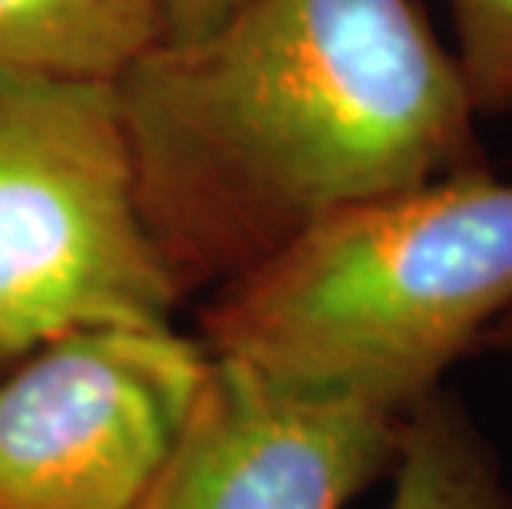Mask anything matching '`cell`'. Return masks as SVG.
<instances>
[{
  "label": "cell",
  "mask_w": 512,
  "mask_h": 509,
  "mask_svg": "<svg viewBox=\"0 0 512 509\" xmlns=\"http://www.w3.org/2000/svg\"><path fill=\"white\" fill-rule=\"evenodd\" d=\"M450 14L479 113H512V0H450Z\"/></svg>",
  "instance_id": "cell-8"
},
{
  "label": "cell",
  "mask_w": 512,
  "mask_h": 509,
  "mask_svg": "<svg viewBox=\"0 0 512 509\" xmlns=\"http://www.w3.org/2000/svg\"><path fill=\"white\" fill-rule=\"evenodd\" d=\"M116 80L0 67V371L93 328L172 324Z\"/></svg>",
  "instance_id": "cell-3"
},
{
  "label": "cell",
  "mask_w": 512,
  "mask_h": 509,
  "mask_svg": "<svg viewBox=\"0 0 512 509\" xmlns=\"http://www.w3.org/2000/svg\"><path fill=\"white\" fill-rule=\"evenodd\" d=\"M512 311V182L486 166L324 215L215 285L199 344L403 417Z\"/></svg>",
  "instance_id": "cell-2"
},
{
  "label": "cell",
  "mask_w": 512,
  "mask_h": 509,
  "mask_svg": "<svg viewBox=\"0 0 512 509\" xmlns=\"http://www.w3.org/2000/svg\"><path fill=\"white\" fill-rule=\"evenodd\" d=\"M387 509H512L496 450L443 387L400 420Z\"/></svg>",
  "instance_id": "cell-7"
},
{
  "label": "cell",
  "mask_w": 512,
  "mask_h": 509,
  "mask_svg": "<svg viewBox=\"0 0 512 509\" xmlns=\"http://www.w3.org/2000/svg\"><path fill=\"white\" fill-rule=\"evenodd\" d=\"M400 420L209 357L189 417L136 509H344L394 467Z\"/></svg>",
  "instance_id": "cell-5"
},
{
  "label": "cell",
  "mask_w": 512,
  "mask_h": 509,
  "mask_svg": "<svg viewBox=\"0 0 512 509\" xmlns=\"http://www.w3.org/2000/svg\"><path fill=\"white\" fill-rule=\"evenodd\" d=\"M242 0H166V34L162 40H189L215 27Z\"/></svg>",
  "instance_id": "cell-9"
},
{
  "label": "cell",
  "mask_w": 512,
  "mask_h": 509,
  "mask_svg": "<svg viewBox=\"0 0 512 509\" xmlns=\"http://www.w3.org/2000/svg\"><path fill=\"white\" fill-rule=\"evenodd\" d=\"M166 34V0H0V67L116 80Z\"/></svg>",
  "instance_id": "cell-6"
},
{
  "label": "cell",
  "mask_w": 512,
  "mask_h": 509,
  "mask_svg": "<svg viewBox=\"0 0 512 509\" xmlns=\"http://www.w3.org/2000/svg\"><path fill=\"white\" fill-rule=\"evenodd\" d=\"M149 232L189 295L347 205L483 166L413 0H242L116 77Z\"/></svg>",
  "instance_id": "cell-1"
},
{
  "label": "cell",
  "mask_w": 512,
  "mask_h": 509,
  "mask_svg": "<svg viewBox=\"0 0 512 509\" xmlns=\"http://www.w3.org/2000/svg\"><path fill=\"white\" fill-rule=\"evenodd\" d=\"M205 371L176 324L76 331L0 371V509H136Z\"/></svg>",
  "instance_id": "cell-4"
},
{
  "label": "cell",
  "mask_w": 512,
  "mask_h": 509,
  "mask_svg": "<svg viewBox=\"0 0 512 509\" xmlns=\"http://www.w3.org/2000/svg\"><path fill=\"white\" fill-rule=\"evenodd\" d=\"M483 344H496V348H512V311L506 314V318H499L493 328H489Z\"/></svg>",
  "instance_id": "cell-10"
}]
</instances>
